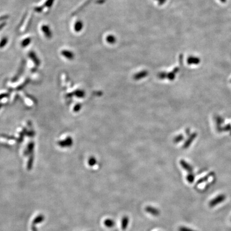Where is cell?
<instances>
[{"label": "cell", "mask_w": 231, "mask_h": 231, "mask_svg": "<svg viewBox=\"0 0 231 231\" xmlns=\"http://www.w3.org/2000/svg\"><path fill=\"white\" fill-rule=\"evenodd\" d=\"M83 27V24L81 22H78L76 23V25H75V29H76V31H80L81 29H82Z\"/></svg>", "instance_id": "5"}, {"label": "cell", "mask_w": 231, "mask_h": 231, "mask_svg": "<svg viewBox=\"0 0 231 231\" xmlns=\"http://www.w3.org/2000/svg\"><path fill=\"white\" fill-rule=\"evenodd\" d=\"M43 30V31H44V32H45V33H46V35H47V36H50L51 35V34H50V30H49V29L48 27L47 26H43L42 27V31Z\"/></svg>", "instance_id": "6"}, {"label": "cell", "mask_w": 231, "mask_h": 231, "mask_svg": "<svg viewBox=\"0 0 231 231\" xmlns=\"http://www.w3.org/2000/svg\"><path fill=\"white\" fill-rule=\"evenodd\" d=\"M209 176H207V177H204V178H202V179H201L198 181V184H200V183H203V182H204V181H206L208 179V178Z\"/></svg>", "instance_id": "11"}, {"label": "cell", "mask_w": 231, "mask_h": 231, "mask_svg": "<svg viewBox=\"0 0 231 231\" xmlns=\"http://www.w3.org/2000/svg\"><path fill=\"white\" fill-rule=\"evenodd\" d=\"M128 222H129V219H128V217H124L122 219V228L123 230H125L126 228H127V225H128Z\"/></svg>", "instance_id": "3"}, {"label": "cell", "mask_w": 231, "mask_h": 231, "mask_svg": "<svg viewBox=\"0 0 231 231\" xmlns=\"http://www.w3.org/2000/svg\"><path fill=\"white\" fill-rule=\"evenodd\" d=\"M159 1V3L160 4V5H161L162 3H164L166 0H158Z\"/></svg>", "instance_id": "13"}, {"label": "cell", "mask_w": 231, "mask_h": 231, "mask_svg": "<svg viewBox=\"0 0 231 231\" xmlns=\"http://www.w3.org/2000/svg\"><path fill=\"white\" fill-rule=\"evenodd\" d=\"M145 210L149 214H151L152 215L155 216H157L160 214V212L157 210V209L151 207H147L145 208Z\"/></svg>", "instance_id": "2"}, {"label": "cell", "mask_w": 231, "mask_h": 231, "mask_svg": "<svg viewBox=\"0 0 231 231\" xmlns=\"http://www.w3.org/2000/svg\"><path fill=\"white\" fill-rule=\"evenodd\" d=\"M183 166H184V168L186 169L187 170H188L189 172H191V168L189 166L187 165V164H186L185 163H183Z\"/></svg>", "instance_id": "10"}, {"label": "cell", "mask_w": 231, "mask_h": 231, "mask_svg": "<svg viewBox=\"0 0 231 231\" xmlns=\"http://www.w3.org/2000/svg\"><path fill=\"white\" fill-rule=\"evenodd\" d=\"M6 39H3L2 41V42H1V43H0V47H2V46H4V45H5V44H6Z\"/></svg>", "instance_id": "12"}, {"label": "cell", "mask_w": 231, "mask_h": 231, "mask_svg": "<svg viewBox=\"0 0 231 231\" xmlns=\"http://www.w3.org/2000/svg\"><path fill=\"white\" fill-rule=\"evenodd\" d=\"M179 231H196L194 230H192L191 228H187L186 227L181 226L179 228Z\"/></svg>", "instance_id": "8"}, {"label": "cell", "mask_w": 231, "mask_h": 231, "mask_svg": "<svg viewBox=\"0 0 231 231\" xmlns=\"http://www.w3.org/2000/svg\"><path fill=\"white\" fill-rule=\"evenodd\" d=\"M225 199L226 196L224 194H220L210 201V202L209 203V207L211 208H213L214 207L216 206L217 204H219L220 203L223 202Z\"/></svg>", "instance_id": "1"}, {"label": "cell", "mask_w": 231, "mask_h": 231, "mask_svg": "<svg viewBox=\"0 0 231 231\" xmlns=\"http://www.w3.org/2000/svg\"><path fill=\"white\" fill-rule=\"evenodd\" d=\"M187 180L189 183H193L194 181V175L192 174H189L187 177Z\"/></svg>", "instance_id": "7"}, {"label": "cell", "mask_w": 231, "mask_h": 231, "mask_svg": "<svg viewBox=\"0 0 231 231\" xmlns=\"http://www.w3.org/2000/svg\"><path fill=\"white\" fill-rule=\"evenodd\" d=\"M107 41L110 43H114L115 42L116 39H115L114 37H113L112 35H110L107 37Z\"/></svg>", "instance_id": "9"}, {"label": "cell", "mask_w": 231, "mask_h": 231, "mask_svg": "<svg viewBox=\"0 0 231 231\" xmlns=\"http://www.w3.org/2000/svg\"><path fill=\"white\" fill-rule=\"evenodd\" d=\"M105 225L108 227H112L114 225V222L112 220L108 219L104 221Z\"/></svg>", "instance_id": "4"}]
</instances>
